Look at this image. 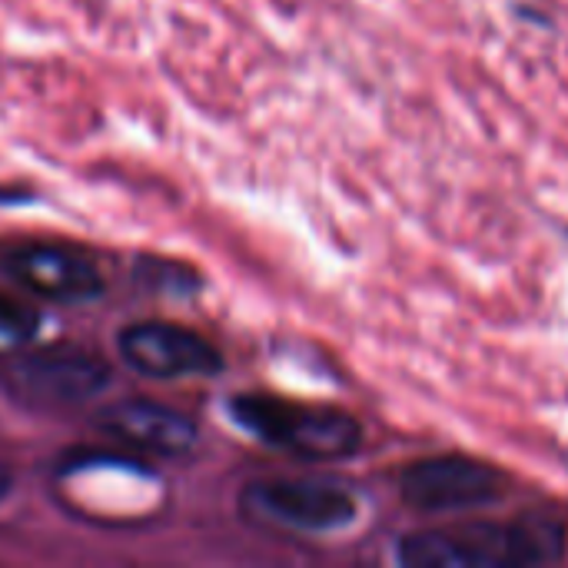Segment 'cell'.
I'll use <instances>...</instances> for the list:
<instances>
[{
    "label": "cell",
    "mask_w": 568,
    "mask_h": 568,
    "mask_svg": "<svg viewBox=\"0 0 568 568\" xmlns=\"http://www.w3.org/2000/svg\"><path fill=\"white\" fill-rule=\"evenodd\" d=\"M3 266L17 286L50 303L73 306V303L97 300L103 293L100 266L80 250H67L53 243H27L7 253Z\"/></svg>",
    "instance_id": "cell-7"
},
{
    "label": "cell",
    "mask_w": 568,
    "mask_h": 568,
    "mask_svg": "<svg viewBox=\"0 0 568 568\" xmlns=\"http://www.w3.org/2000/svg\"><path fill=\"white\" fill-rule=\"evenodd\" d=\"M97 426L120 446H130L136 453L160 456V459H183L200 443V426L186 413L163 406L156 399L110 403L97 416Z\"/></svg>",
    "instance_id": "cell-8"
},
{
    "label": "cell",
    "mask_w": 568,
    "mask_h": 568,
    "mask_svg": "<svg viewBox=\"0 0 568 568\" xmlns=\"http://www.w3.org/2000/svg\"><path fill=\"white\" fill-rule=\"evenodd\" d=\"M230 416L260 443L303 463L349 459L363 446L359 419L339 406H316L273 393H240L230 399Z\"/></svg>",
    "instance_id": "cell-2"
},
{
    "label": "cell",
    "mask_w": 568,
    "mask_h": 568,
    "mask_svg": "<svg viewBox=\"0 0 568 568\" xmlns=\"http://www.w3.org/2000/svg\"><path fill=\"white\" fill-rule=\"evenodd\" d=\"M7 393L33 409H77L110 386V366L73 346L17 353L0 373Z\"/></svg>",
    "instance_id": "cell-3"
},
{
    "label": "cell",
    "mask_w": 568,
    "mask_h": 568,
    "mask_svg": "<svg viewBox=\"0 0 568 568\" xmlns=\"http://www.w3.org/2000/svg\"><path fill=\"white\" fill-rule=\"evenodd\" d=\"M399 493L419 513H473L499 503L509 493V476L476 456H433L399 473Z\"/></svg>",
    "instance_id": "cell-5"
},
{
    "label": "cell",
    "mask_w": 568,
    "mask_h": 568,
    "mask_svg": "<svg viewBox=\"0 0 568 568\" xmlns=\"http://www.w3.org/2000/svg\"><path fill=\"white\" fill-rule=\"evenodd\" d=\"M566 556L559 519L529 513L513 523H466L399 539L396 559L416 568H529Z\"/></svg>",
    "instance_id": "cell-1"
},
{
    "label": "cell",
    "mask_w": 568,
    "mask_h": 568,
    "mask_svg": "<svg viewBox=\"0 0 568 568\" xmlns=\"http://www.w3.org/2000/svg\"><path fill=\"white\" fill-rule=\"evenodd\" d=\"M37 326H40V313L33 306L0 293V349L3 353H13V349L33 343Z\"/></svg>",
    "instance_id": "cell-9"
},
{
    "label": "cell",
    "mask_w": 568,
    "mask_h": 568,
    "mask_svg": "<svg viewBox=\"0 0 568 568\" xmlns=\"http://www.w3.org/2000/svg\"><path fill=\"white\" fill-rule=\"evenodd\" d=\"M116 349L123 363L146 379H206L223 369L220 349L203 333L170 320L130 323Z\"/></svg>",
    "instance_id": "cell-6"
},
{
    "label": "cell",
    "mask_w": 568,
    "mask_h": 568,
    "mask_svg": "<svg viewBox=\"0 0 568 568\" xmlns=\"http://www.w3.org/2000/svg\"><path fill=\"white\" fill-rule=\"evenodd\" d=\"M243 513L273 529L326 536L359 519V499L333 479H266L246 486Z\"/></svg>",
    "instance_id": "cell-4"
},
{
    "label": "cell",
    "mask_w": 568,
    "mask_h": 568,
    "mask_svg": "<svg viewBox=\"0 0 568 568\" xmlns=\"http://www.w3.org/2000/svg\"><path fill=\"white\" fill-rule=\"evenodd\" d=\"M7 493H10V473H7V466L0 463V503L7 499Z\"/></svg>",
    "instance_id": "cell-10"
}]
</instances>
